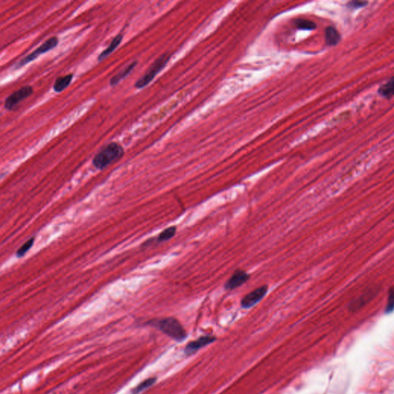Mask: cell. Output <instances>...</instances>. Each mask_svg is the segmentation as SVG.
<instances>
[{"mask_svg":"<svg viewBox=\"0 0 394 394\" xmlns=\"http://www.w3.org/2000/svg\"><path fill=\"white\" fill-rule=\"evenodd\" d=\"M73 74H72V73L57 78L55 83L53 85V91H55L56 93L63 92L70 85L72 80H73Z\"/></svg>","mask_w":394,"mask_h":394,"instance_id":"8fae6325","label":"cell"},{"mask_svg":"<svg viewBox=\"0 0 394 394\" xmlns=\"http://www.w3.org/2000/svg\"><path fill=\"white\" fill-rule=\"evenodd\" d=\"M146 325L154 327L166 336L181 342L187 338V333L181 322L174 317L154 319L146 323Z\"/></svg>","mask_w":394,"mask_h":394,"instance_id":"6da1fadb","label":"cell"},{"mask_svg":"<svg viewBox=\"0 0 394 394\" xmlns=\"http://www.w3.org/2000/svg\"><path fill=\"white\" fill-rule=\"evenodd\" d=\"M268 289L267 285H264V286H259L258 288L255 289L253 291L246 294L242 299L241 302H240L242 308L249 309V308L254 307L265 297L267 292H268Z\"/></svg>","mask_w":394,"mask_h":394,"instance_id":"8992f818","label":"cell"},{"mask_svg":"<svg viewBox=\"0 0 394 394\" xmlns=\"http://www.w3.org/2000/svg\"><path fill=\"white\" fill-rule=\"evenodd\" d=\"M124 156V149L119 143L112 142L103 147L94 156L93 164L98 169H103L119 160Z\"/></svg>","mask_w":394,"mask_h":394,"instance_id":"7a4b0ae2","label":"cell"},{"mask_svg":"<svg viewBox=\"0 0 394 394\" xmlns=\"http://www.w3.org/2000/svg\"><path fill=\"white\" fill-rule=\"evenodd\" d=\"M216 340V338L214 336H202V337L199 338L198 339H196L195 341L191 342L189 343L185 348V354L187 356L191 355V354H194L196 351L201 349L203 346H206V345L209 344V343H212V342Z\"/></svg>","mask_w":394,"mask_h":394,"instance_id":"ba28073f","label":"cell"},{"mask_svg":"<svg viewBox=\"0 0 394 394\" xmlns=\"http://www.w3.org/2000/svg\"><path fill=\"white\" fill-rule=\"evenodd\" d=\"M59 39L57 36H53V37L50 38V39L46 40L40 47H38L35 51L31 53L29 55L26 56L24 58L22 59L15 66V69H18L23 67V66H26L28 63H31V62L35 60V59H37L41 54H44V53H47V52L50 51L53 49L55 48L58 46Z\"/></svg>","mask_w":394,"mask_h":394,"instance_id":"277c9868","label":"cell"},{"mask_svg":"<svg viewBox=\"0 0 394 394\" xmlns=\"http://www.w3.org/2000/svg\"><path fill=\"white\" fill-rule=\"evenodd\" d=\"M250 279V274L243 270H237L233 275L229 278L224 285V288L227 291L235 290L242 285L245 284Z\"/></svg>","mask_w":394,"mask_h":394,"instance_id":"52a82bcc","label":"cell"},{"mask_svg":"<svg viewBox=\"0 0 394 394\" xmlns=\"http://www.w3.org/2000/svg\"><path fill=\"white\" fill-rule=\"evenodd\" d=\"M33 94V88L31 85H26L18 90L16 92L13 93L6 99L4 106L6 110H12L14 109L19 103Z\"/></svg>","mask_w":394,"mask_h":394,"instance_id":"5b68a950","label":"cell"},{"mask_svg":"<svg viewBox=\"0 0 394 394\" xmlns=\"http://www.w3.org/2000/svg\"><path fill=\"white\" fill-rule=\"evenodd\" d=\"M326 42L328 46H336L340 41L339 32L333 26H328L325 32Z\"/></svg>","mask_w":394,"mask_h":394,"instance_id":"7c38bea8","label":"cell"},{"mask_svg":"<svg viewBox=\"0 0 394 394\" xmlns=\"http://www.w3.org/2000/svg\"><path fill=\"white\" fill-rule=\"evenodd\" d=\"M367 2H360V1L357 2V1H355V2L349 3V7H351V8L357 9L361 8V7H364V6L367 5Z\"/></svg>","mask_w":394,"mask_h":394,"instance_id":"d6986e66","label":"cell"},{"mask_svg":"<svg viewBox=\"0 0 394 394\" xmlns=\"http://www.w3.org/2000/svg\"><path fill=\"white\" fill-rule=\"evenodd\" d=\"M34 241H35V239L34 238L28 240V241L26 242V243H25L20 249H18V251L16 252V256H17L18 257H22V256H24V255L29 251L30 248L33 246Z\"/></svg>","mask_w":394,"mask_h":394,"instance_id":"e0dca14e","label":"cell"},{"mask_svg":"<svg viewBox=\"0 0 394 394\" xmlns=\"http://www.w3.org/2000/svg\"><path fill=\"white\" fill-rule=\"evenodd\" d=\"M177 227L172 226V227H168V228L165 229L163 232H161L160 234L158 236L157 242L158 243H163V242L168 241V240H171L174 236L177 234Z\"/></svg>","mask_w":394,"mask_h":394,"instance_id":"9a60e30c","label":"cell"},{"mask_svg":"<svg viewBox=\"0 0 394 394\" xmlns=\"http://www.w3.org/2000/svg\"><path fill=\"white\" fill-rule=\"evenodd\" d=\"M137 65V61H134L133 63H129L127 66H126V67L124 68L123 69H122L120 72H119L117 74L115 75L113 77L111 78L110 85H111V86H116L117 84H119V82H120V81H122V79L127 77V76L132 73L134 68L136 67Z\"/></svg>","mask_w":394,"mask_h":394,"instance_id":"9c48e42d","label":"cell"},{"mask_svg":"<svg viewBox=\"0 0 394 394\" xmlns=\"http://www.w3.org/2000/svg\"><path fill=\"white\" fill-rule=\"evenodd\" d=\"M394 311V288L390 290L388 296L387 305H386V312L391 313Z\"/></svg>","mask_w":394,"mask_h":394,"instance_id":"ac0fdd59","label":"cell"},{"mask_svg":"<svg viewBox=\"0 0 394 394\" xmlns=\"http://www.w3.org/2000/svg\"><path fill=\"white\" fill-rule=\"evenodd\" d=\"M122 39H123V35H122V34L119 33L118 34V35H116V36L113 38L112 42H110L109 47H107L106 50H103L101 53H100V56L98 57V59H97L98 61H103L104 59H106V57H108L112 53H113L114 50H116V49L117 48L119 45H120Z\"/></svg>","mask_w":394,"mask_h":394,"instance_id":"30bf717a","label":"cell"},{"mask_svg":"<svg viewBox=\"0 0 394 394\" xmlns=\"http://www.w3.org/2000/svg\"><path fill=\"white\" fill-rule=\"evenodd\" d=\"M156 380H157L156 377H150V378L146 379L145 380L139 383L131 390V394H140V392L145 391L146 389L151 387L154 383H156Z\"/></svg>","mask_w":394,"mask_h":394,"instance_id":"5bb4252c","label":"cell"},{"mask_svg":"<svg viewBox=\"0 0 394 394\" xmlns=\"http://www.w3.org/2000/svg\"><path fill=\"white\" fill-rule=\"evenodd\" d=\"M296 26L297 28L304 30H313L317 28L315 23L309 20H304V19H298L296 20Z\"/></svg>","mask_w":394,"mask_h":394,"instance_id":"2e32d148","label":"cell"},{"mask_svg":"<svg viewBox=\"0 0 394 394\" xmlns=\"http://www.w3.org/2000/svg\"><path fill=\"white\" fill-rule=\"evenodd\" d=\"M379 94L386 98H391L394 96V76L388 82L382 85L378 90Z\"/></svg>","mask_w":394,"mask_h":394,"instance_id":"4fadbf2b","label":"cell"},{"mask_svg":"<svg viewBox=\"0 0 394 394\" xmlns=\"http://www.w3.org/2000/svg\"><path fill=\"white\" fill-rule=\"evenodd\" d=\"M169 59H170V56L165 53L163 55L160 56L157 60H155L153 64L149 68L147 73L135 82L134 84L135 88L140 90V89L144 88L149 85L157 76L158 73L166 66Z\"/></svg>","mask_w":394,"mask_h":394,"instance_id":"3957f363","label":"cell"}]
</instances>
